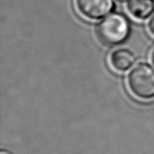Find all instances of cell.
Instances as JSON below:
<instances>
[{
	"label": "cell",
	"instance_id": "obj_1",
	"mask_svg": "<svg viewBox=\"0 0 154 154\" xmlns=\"http://www.w3.org/2000/svg\"><path fill=\"white\" fill-rule=\"evenodd\" d=\"M130 32L129 23L120 14H109L98 24L97 34L100 40L109 46L123 43Z\"/></svg>",
	"mask_w": 154,
	"mask_h": 154
},
{
	"label": "cell",
	"instance_id": "obj_2",
	"mask_svg": "<svg viewBox=\"0 0 154 154\" xmlns=\"http://www.w3.org/2000/svg\"><path fill=\"white\" fill-rule=\"evenodd\" d=\"M131 92L141 100L154 98V70L147 64H139L128 76Z\"/></svg>",
	"mask_w": 154,
	"mask_h": 154
},
{
	"label": "cell",
	"instance_id": "obj_3",
	"mask_svg": "<svg viewBox=\"0 0 154 154\" xmlns=\"http://www.w3.org/2000/svg\"><path fill=\"white\" fill-rule=\"evenodd\" d=\"M78 11L90 19H100L113 10V0H75Z\"/></svg>",
	"mask_w": 154,
	"mask_h": 154
},
{
	"label": "cell",
	"instance_id": "obj_4",
	"mask_svg": "<svg viewBox=\"0 0 154 154\" xmlns=\"http://www.w3.org/2000/svg\"><path fill=\"white\" fill-rule=\"evenodd\" d=\"M135 61L134 54L124 48L114 51L110 55L111 65L118 71H126L134 66Z\"/></svg>",
	"mask_w": 154,
	"mask_h": 154
},
{
	"label": "cell",
	"instance_id": "obj_5",
	"mask_svg": "<svg viewBox=\"0 0 154 154\" xmlns=\"http://www.w3.org/2000/svg\"><path fill=\"white\" fill-rule=\"evenodd\" d=\"M129 14L135 18L144 20L154 12L153 0H128L127 4Z\"/></svg>",
	"mask_w": 154,
	"mask_h": 154
},
{
	"label": "cell",
	"instance_id": "obj_6",
	"mask_svg": "<svg viewBox=\"0 0 154 154\" xmlns=\"http://www.w3.org/2000/svg\"><path fill=\"white\" fill-rule=\"evenodd\" d=\"M148 28H149L151 33L154 36V16L151 18L150 22L148 23Z\"/></svg>",
	"mask_w": 154,
	"mask_h": 154
},
{
	"label": "cell",
	"instance_id": "obj_7",
	"mask_svg": "<svg viewBox=\"0 0 154 154\" xmlns=\"http://www.w3.org/2000/svg\"><path fill=\"white\" fill-rule=\"evenodd\" d=\"M0 154H11V153L10 152H6V151H2Z\"/></svg>",
	"mask_w": 154,
	"mask_h": 154
},
{
	"label": "cell",
	"instance_id": "obj_8",
	"mask_svg": "<svg viewBox=\"0 0 154 154\" xmlns=\"http://www.w3.org/2000/svg\"><path fill=\"white\" fill-rule=\"evenodd\" d=\"M152 64H153L154 66V51L153 53H152Z\"/></svg>",
	"mask_w": 154,
	"mask_h": 154
},
{
	"label": "cell",
	"instance_id": "obj_9",
	"mask_svg": "<svg viewBox=\"0 0 154 154\" xmlns=\"http://www.w3.org/2000/svg\"><path fill=\"white\" fill-rule=\"evenodd\" d=\"M119 1H125V0H119Z\"/></svg>",
	"mask_w": 154,
	"mask_h": 154
}]
</instances>
